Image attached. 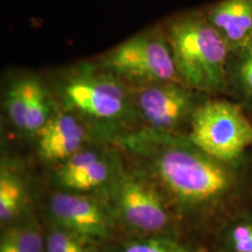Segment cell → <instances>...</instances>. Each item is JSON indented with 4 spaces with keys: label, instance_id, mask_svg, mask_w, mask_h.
I'll return each instance as SVG.
<instances>
[{
    "label": "cell",
    "instance_id": "cell-1",
    "mask_svg": "<svg viewBox=\"0 0 252 252\" xmlns=\"http://www.w3.org/2000/svg\"><path fill=\"white\" fill-rule=\"evenodd\" d=\"M120 144L138 157L177 215L214 214L236 198L244 166L219 161L192 144L185 134L145 127L122 136Z\"/></svg>",
    "mask_w": 252,
    "mask_h": 252
},
{
    "label": "cell",
    "instance_id": "cell-2",
    "mask_svg": "<svg viewBox=\"0 0 252 252\" xmlns=\"http://www.w3.org/2000/svg\"><path fill=\"white\" fill-rule=\"evenodd\" d=\"M163 28L181 82L209 96L225 95L230 51L204 11L179 14Z\"/></svg>",
    "mask_w": 252,
    "mask_h": 252
},
{
    "label": "cell",
    "instance_id": "cell-3",
    "mask_svg": "<svg viewBox=\"0 0 252 252\" xmlns=\"http://www.w3.org/2000/svg\"><path fill=\"white\" fill-rule=\"evenodd\" d=\"M63 109L95 124L107 136L138 120L131 87L99 64H83L67 73L58 86Z\"/></svg>",
    "mask_w": 252,
    "mask_h": 252
},
{
    "label": "cell",
    "instance_id": "cell-4",
    "mask_svg": "<svg viewBox=\"0 0 252 252\" xmlns=\"http://www.w3.org/2000/svg\"><path fill=\"white\" fill-rule=\"evenodd\" d=\"M185 135L217 160L244 166L252 148V118L234 101L210 96L194 111Z\"/></svg>",
    "mask_w": 252,
    "mask_h": 252
},
{
    "label": "cell",
    "instance_id": "cell-5",
    "mask_svg": "<svg viewBox=\"0 0 252 252\" xmlns=\"http://www.w3.org/2000/svg\"><path fill=\"white\" fill-rule=\"evenodd\" d=\"M108 188L114 212L129 230L141 236L172 235L177 213L153 180L120 165Z\"/></svg>",
    "mask_w": 252,
    "mask_h": 252
},
{
    "label": "cell",
    "instance_id": "cell-6",
    "mask_svg": "<svg viewBox=\"0 0 252 252\" xmlns=\"http://www.w3.org/2000/svg\"><path fill=\"white\" fill-rule=\"evenodd\" d=\"M97 64L131 87L181 82L163 27L132 36L105 54Z\"/></svg>",
    "mask_w": 252,
    "mask_h": 252
},
{
    "label": "cell",
    "instance_id": "cell-7",
    "mask_svg": "<svg viewBox=\"0 0 252 252\" xmlns=\"http://www.w3.org/2000/svg\"><path fill=\"white\" fill-rule=\"evenodd\" d=\"M131 87V86H130ZM137 117L147 128L180 134L199 106L210 96L182 82L162 81L131 87Z\"/></svg>",
    "mask_w": 252,
    "mask_h": 252
},
{
    "label": "cell",
    "instance_id": "cell-8",
    "mask_svg": "<svg viewBox=\"0 0 252 252\" xmlns=\"http://www.w3.org/2000/svg\"><path fill=\"white\" fill-rule=\"evenodd\" d=\"M48 211L53 225L97 242L110 235L108 210L86 192L58 191L50 198Z\"/></svg>",
    "mask_w": 252,
    "mask_h": 252
},
{
    "label": "cell",
    "instance_id": "cell-9",
    "mask_svg": "<svg viewBox=\"0 0 252 252\" xmlns=\"http://www.w3.org/2000/svg\"><path fill=\"white\" fill-rule=\"evenodd\" d=\"M11 124L28 135H36L54 115V100L45 85L33 76L12 81L5 94Z\"/></svg>",
    "mask_w": 252,
    "mask_h": 252
},
{
    "label": "cell",
    "instance_id": "cell-10",
    "mask_svg": "<svg viewBox=\"0 0 252 252\" xmlns=\"http://www.w3.org/2000/svg\"><path fill=\"white\" fill-rule=\"evenodd\" d=\"M89 122L71 111L54 112L37 133V152L46 162H63L84 149L90 139Z\"/></svg>",
    "mask_w": 252,
    "mask_h": 252
},
{
    "label": "cell",
    "instance_id": "cell-11",
    "mask_svg": "<svg viewBox=\"0 0 252 252\" xmlns=\"http://www.w3.org/2000/svg\"><path fill=\"white\" fill-rule=\"evenodd\" d=\"M119 166L120 163L107 153L84 148L61 162L55 180L63 190L87 193L108 186Z\"/></svg>",
    "mask_w": 252,
    "mask_h": 252
},
{
    "label": "cell",
    "instance_id": "cell-12",
    "mask_svg": "<svg viewBox=\"0 0 252 252\" xmlns=\"http://www.w3.org/2000/svg\"><path fill=\"white\" fill-rule=\"evenodd\" d=\"M230 53L250 44L252 38V0H220L204 10Z\"/></svg>",
    "mask_w": 252,
    "mask_h": 252
},
{
    "label": "cell",
    "instance_id": "cell-13",
    "mask_svg": "<svg viewBox=\"0 0 252 252\" xmlns=\"http://www.w3.org/2000/svg\"><path fill=\"white\" fill-rule=\"evenodd\" d=\"M225 95L252 115V46H245L229 54Z\"/></svg>",
    "mask_w": 252,
    "mask_h": 252
},
{
    "label": "cell",
    "instance_id": "cell-14",
    "mask_svg": "<svg viewBox=\"0 0 252 252\" xmlns=\"http://www.w3.org/2000/svg\"><path fill=\"white\" fill-rule=\"evenodd\" d=\"M45 243L38 220L28 210L4 227L0 238V252H45Z\"/></svg>",
    "mask_w": 252,
    "mask_h": 252
},
{
    "label": "cell",
    "instance_id": "cell-15",
    "mask_svg": "<svg viewBox=\"0 0 252 252\" xmlns=\"http://www.w3.org/2000/svg\"><path fill=\"white\" fill-rule=\"evenodd\" d=\"M27 185L19 172L2 162L0 171V221L2 228L28 211Z\"/></svg>",
    "mask_w": 252,
    "mask_h": 252
},
{
    "label": "cell",
    "instance_id": "cell-16",
    "mask_svg": "<svg viewBox=\"0 0 252 252\" xmlns=\"http://www.w3.org/2000/svg\"><path fill=\"white\" fill-rule=\"evenodd\" d=\"M217 239L220 252H252V211L241 210L226 218Z\"/></svg>",
    "mask_w": 252,
    "mask_h": 252
},
{
    "label": "cell",
    "instance_id": "cell-17",
    "mask_svg": "<svg viewBox=\"0 0 252 252\" xmlns=\"http://www.w3.org/2000/svg\"><path fill=\"white\" fill-rule=\"evenodd\" d=\"M96 243L88 237L53 225L46 237L45 252H96Z\"/></svg>",
    "mask_w": 252,
    "mask_h": 252
},
{
    "label": "cell",
    "instance_id": "cell-18",
    "mask_svg": "<svg viewBox=\"0 0 252 252\" xmlns=\"http://www.w3.org/2000/svg\"><path fill=\"white\" fill-rule=\"evenodd\" d=\"M115 252H194L172 235H142L128 240Z\"/></svg>",
    "mask_w": 252,
    "mask_h": 252
},
{
    "label": "cell",
    "instance_id": "cell-19",
    "mask_svg": "<svg viewBox=\"0 0 252 252\" xmlns=\"http://www.w3.org/2000/svg\"><path fill=\"white\" fill-rule=\"evenodd\" d=\"M249 46H252V40H251V42H250V44H249Z\"/></svg>",
    "mask_w": 252,
    "mask_h": 252
}]
</instances>
